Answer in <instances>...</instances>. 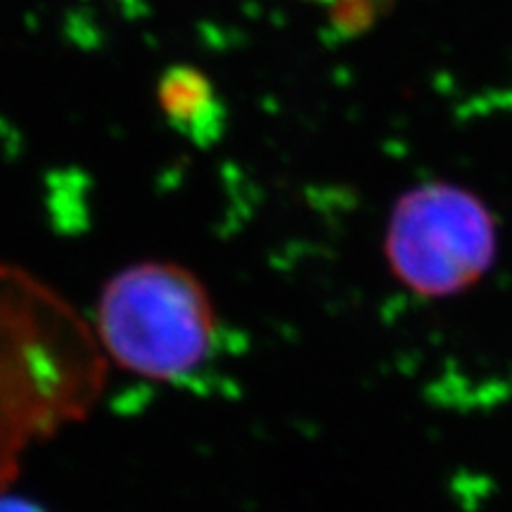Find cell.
Here are the masks:
<instances>
[{"mask_svg": "<svg viewBox=\"0 0 512 512\" xmlns=\"http://www.w3.org/2000/svg\"><path fill=\"white\" fill-rule=\"evenodd\" d=\"M98 330L121 368L166 382L195 375L221 342L207 290L169 264L121 271L100 297Z\"/></svg>", "mask_w": 512, "mask_h": 512, "instance_id": "cell-1", "label": "cell"}, {"mask_svg": "<svg viewBox=\"0 0 512 512\" xmlns=\"http://www.w3.org/2000/svg\"><path fill=\"white\" fill-rule=\"evenodd\" d=\"M494 254V216L467 190L425 185L396 204L387 256L413 292L448 297L465 290L489 271Z\"/></svg>", "mask_w": 512, "mask_h": 512, "instance_id": "cell-2", "label": "cell"}, {"mask_svg": "<svg viewBox=\"0 0 512 512\" xmlns=\"http://www.w3.org/2000/svg\"><path fill=\"white\" fill-rule=\"evenodd\" d=\"M320 5H328V8H335L342 12V15H349V12H356L361 17V12H373L380 8L384 0H316Z\"/></svg>", "mask_w": 512, "mask_h": 512, "instance_id": "cell-3", "label": "cell"}, {"mask_svg": "<svg viewBox=\"0 0 512 512\" xmlns=\"http://www.w3.org/2000/svg\"><path fill=\"white\" fill-rule=\"evenodd\" d=\"M0 512H38L34 505L24 501H0Z\"/></svg>", "mask_w": 512, "mask_h": 512, "instance_id": "cell-4", "label": "cell"}]
</instances>
